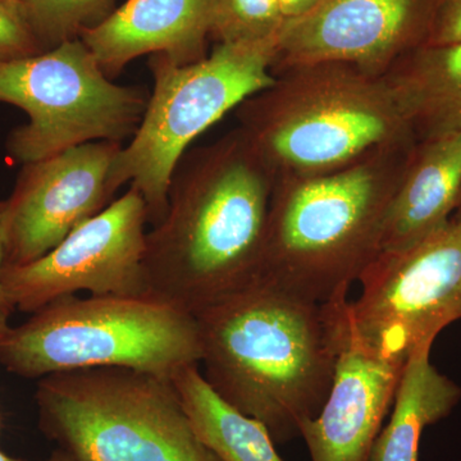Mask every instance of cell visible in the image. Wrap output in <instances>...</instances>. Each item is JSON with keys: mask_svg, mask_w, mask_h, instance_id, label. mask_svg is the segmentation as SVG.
<instances>
[{"mask_svg": "<svg viewBox=\"0 0 461 461\" xmlns=\"http://www.w3.org/2000/svg\"><path fill=\"white\" fill-rule=\"evenodd\" d=\"M461 41V0H438L432 25L424 45Z\"/></svg>", "mask_w": 461, "mask_h": 461, "instance_id": "7402d4cb", "label": "cell"}, {"mask_svg": "<svg viewBox=\"0 0 461 461\" xmlns=\"http://www.w3.org/2000/svg\"><path fill=\"white\" fill-rule=\"evenodd\" d=\"M199 366L182 368L173 375L172 384L203 444L221 461H284L268 429L224 402Z\"/></svg>", "mask_w": 461, "mask_h": 461, "instance_id": "ac0fdd59", "label": "cell"}, {"mask_svg": "<svg viewBox=\"0 0 461 461\" xmlns=\"http://www.w3.org/2000/svg\"><path fill=\"white\" fill-rule=\"evenodd\" d=\"M236 112L239 129L277 178L329 175L415 140L384 76L346 63L278 72Z\"/></svg>", "mask_w": 461, "mask_h": 461, "instance_id": "277c9868", "label": "cell"}, {"mask_svg": "<svg viewBox=\"0 0 461 461\" xmlns=\"http://www.w3.org/2000/svg\"><path fill=\"white\" fill-rule=\"evenodd\" d=\"M403 366L363 344L348 318L329 397L300 429L312 461H368Z\"/></svg>", "mask_w": 461, "mask_h": 461, "instance_id": "4fadbf2b", "label": "cell"}, {"mask_svg": "<svg viewBox=\"0 0 461 461\" xmlns=\"http://www.w3.org/2000/svg\"><path fill=\"white\" fill-rule=\"evenodd\" d=\"M438 0H321L285 23L272 74L314 63H346L384 76L426 44Z\"/></svg>", "mask_w": 461, "mask_h": 461, "instance_id": "8fae6325", "label": "cell"}, {"mask_svg": "<svg viewBox=\"0 0 461 461\" xmlns=\"http://www.w3.org/2000/svg\"><path fill=\"white\" fill-rule=\"evenodd\" d=\"M5 202H0V306L8 311H14L11 302H9L7 294H5V287L2 284V271L5 268Z\"/></svg>", "mask_w": 461, "mask_h": 461, "instance_id": "603a6c76", "label": "cell"}, {"mask_svg": "<svg viewBox=\"0 0 461 461\" xmlns=\"http://www.w3.org/2000/svg\"><path fill=\"white\" fill-rule=\"evenodd\" d=\"M451 221H454V222L461 224V194L459 203H457L456 209H455L453 218H451Z\"/></svg>", "mask_w": 461, "mask_h": 461, "instance_id": "4316f807", "label": "cell"}, {"mask_svg": "<svg viewBox=\"0 0 461 461\" xmlns=\"http://www.w3.org/2000/svg\"><path fill=\"white\" fill-rule=\"evenodd\" d=\"M348 303L321 304L258 280L195 314L203 375L276 444H286L329 397Z\"/></svg>", "mask_w": 461, "mask_h": 461, "instance_id": "7a4b0ae2", "label": "cell"}, {"mask_svg": "<svg viewBox=\"0 0 461 461\" xmlns=\"http://www.w3.org/2000/svg\"><path fill=\"white\" fill-rule=\"evenodd\" d=\"M357 282L350 330L375 353L406 364L461 320V224L450 221L411 247L378 254Z\"/></svg>", "mask_w": 461, "mask_h": 461, "instance_id": "9c48e42d", "label": "cell"}, {"mask_svg": "<svg viewBox=\"0 0 461 461\" xmlns=\"http://www.w3.org/2000/svg\"><path fill=\"white\" fill-rule=\"evenodd\" d=\"M286 21L281 0H217L211 39L217 44L275 41Z\"/></svg>", "mask_w": 461, "mask_h": 461, "instance_id": "d6986e66", "label": "cell"}, {"mask_svg": "<svg viewBox=\"0 0 461 461\" xmlns=\"http://www.w3.org/2000/svg\"><path fill=\"white\" fill-rule=\"evenodd\" d=\"M276 181L239 127L185 154L145 239L148 296L195 315L259 280Z\"/></svg>", "mask_w": 461, "mask_h": 461, "instance_id": "6da1fadb", "label": "cell"}, {"mask_svg": "<svg viewBox=\"0 0 461 461\" xmlns=\"http://www.w3.org/2000/svg\"><path fill=\"white\" fill-rule=\"evenodd\" d=\"M11 311L0 306V342L7 338L9 330L12 329V327L9 326V315H11Z\"/></svg>", "mask_w": 461, "mask_h": 461, "instance_id": "d4e9b609", "label": "cell"}, {"mask_svg": "<svg viewBox=\"0 0 461 461\" xmlns=\"http://www.w3.org/2000/svg\"><path fill=\"white\" fill-rule=\"evenodd\" d=\"M202 357L195 315L151 296L63 297L0 342L2 366L32 379L87 368L172 379Z\"/></svg>", "mask_w": 461, "mask_h": 461, "instance_id": "5b68a950", "label": "cell"}, {"mask_svg": "<svg viewBox=\"0 0 461 461\" xmlns=\"http://www.w3.org/2000/svg\"><path fill=\"white\" fill-rule=\"evenodd\" d=\"M0 102L29 115L8 149L30 165L87 142L122 144L140 126L149 96L141 87L114 84L78 38L0 62Z\"/></svg>", "mask_w": 461, "mask_h": 461, "instance_id": "ba28073f", "label": "cell"}, {"mask_svg": "<svg viewBox=\"0 0 461 461\" xmlns=\"http://www.w3.org/2000/svg\"><path fill=\"white\" fill-rule=\"evenodd\" d=\"M122 147L87 142L25 165L5 202V267L44 257L113 202L111 171Z\"/></svg>", "mask_w": 461, "mask_h": 461, "instance_id": "7c38bea8", "label": "cell"}, {"mask_svg": "<svg viewBox=\"0 0 461 461\" xmlns=\"http://www.w3.org/2000/svg\"><path fill=\"white\" fill-rule=\"evenodd\" d=\"M430 350L412 354L402 369L390 421L379 430L368 461H420L426 427L451 414L461 400V388L437 371Z\"/></svg>", "mask_w": 461, "mask_h": 461, "instance_id": "e0dca14e", "label": "cell"}, {"mask_svg": "<svg viewBox=\"0 0 461 461\" xmlns=\"http://www.w3.org/2000/svg\"><path fill=\"white\" fill-rule=\"evenodd\" d=\"M147 223V203L130 187L44 257L5 267L2 284L9 302L33 314L80 291L91 296H148Z\"/></svg>", "mask_w": 461, "mask_h": 461, "instance_id": "30bf717a", "label": "cell"}, {"mask_svg": "<svg viewBox=\"0 0 461 461\" xmlns=\"http://www.w3.org/2000/svg\"><path fill=\"white\" fill-rule=\"evenodd\" d=\"M23 2H25V0H23Z\"/></svg>", "mask_w": 461, "mask_h": 461, "instance_id": "f1b7e54d", "label": "cell"}, {"mask_svg": "<svg viewBox=\"0 0 461 461\" xmlns=\"http://www.w3.org/2000/svg\"><path fill=\"white\" fill-rule=\"evenodd\" d=\"M415 141L461 130V41L421 45L384 75Z\"/></svg>", "mask_w": 461, "mask_h": 461, "instance_id": "2e32d148", "label": "cell"}, {"mask_svg": "<svg viewBox=\"0 0 461 461\" xmlns=\"http://www.w3.org/2000/svg\"><path fill=\"white\" fill-rule=\"evenodd\" d=\"M42 48L23 0H0V62L36 56Z\"/></svg>", "mask_w": 461, "mask_h": 461, "instance_id": "44dd1931", "label": "cell"}, {"mask_svg": "<svg viewBox=\"0 0 461 461\" xmlns=\"http://www.w3.org/2000/svg\"><path fill=\"white\" fill-rule=\"evenodd\" d=\"M286 20L302 16L311 11L321 0H281Z\"/></svg>", "mask_w": 461, "mask_h": 461, "instance_id": "cb8c5ba5", "label": "cell"}, {"mask_svg": "<svg viewBox=\"0 0 461 461\" xmlns=\"http://www.w3.org/2000/svg\"><path fill=\"white\" fill-rule=\"evenodd\" d=\"M276 45L277 39L217 44L204 59L184 66L151 56L154 89L147 111L111 171L114 193L130 184L140 194L149 223L165 217L173 175L191 142L273 83Z\"/></svg>", "mask_w": 461, "mask_h": 461, "instance_id": "52a82bcc", "label": "cell"}, {"mask_svg": "<svg viewBox=\"0 0 461 461\" xmlns=\"http://www.w3.org/2000/svg\"><path fill=\"white\" fill-rule=\"evenodd\" d=\"M0 461H23V460L14 459V457H9V456H7V455L0 453Z\"/></svg>", "mask_w": 461, "mask_h": 461, "instance_id": "83f0119b", "label": "cell"}, {"mask_svg": "<svg viewBox=\"0 0 461 461\" xmlns=\"http://www.w3.org/2000/svg\"><path fill=\"white\" fill-rule=\"evenodd\" d=\"M42 430L77 461H221L193 429L172 379L127 368L41 378Z\"/></svg>", "mask_w": 461, "mask_h": 461, "instance_id": "8992f818", "label": "cell"}, {"mask_svg": "<svg viewBox=\"0 0 461 461\" xmlns=\"http://www.w3.org/2000/svg\"><path fill=\"white\" fill-rule=\"evenodd\" d=\"M47 461H77L75 457H72L71 455L67 454L66 451L58 450L56 453L51 455L50 459Z\"/></svg>", "mask_w": 461, "mask_h": 461, "instance_id": "484cf974", "label": "cell"}, {"mask_svg": "<svg viewBox=\"0 0 461 461\" xmlns=\"http://www.w3.org/2000/svg\"><path fill=\"white\" fill-rule=\"evenodd\" d=\"M415 142L382 149L329 175L278 177L259 280L321 304L348 297L378 256Z\"/></svg>", "mask_w": 461, "mask_h": 461, "instance_id": "3957f363", "label": "cell"}, {"mask_svg": "<svg viewBox=\"0 0 461 461\" xmlns=\"http://www.w3.org/2000/svg\"><path fill=\"white\" fill-rule=\"evenodd\" d=\"M461 194V130L415 142L384 221L378 254L402 250L450 222Z\"/></svg>", "mask_w": 461, "mask_h": 461, "instance_id": "9a60e30c", "label": "cell"}, {"mask_svg": "<svg viewBox=\"0 0 461 461\" xmlns=\"http://www.w3.org/2000/svg\"><path fill=\"white\" fill-rule=\"evenodd\" d=\"M115 0H25L27 14L44 50L78 39L114 11Z\"/></svg>", "mask_w": 461, "mask_h": 461, "instance_id": "ffe728a7", "label": "cell"}, {"mask_svg": "<svg viewBox=\"0 0 461 461\" xmlns=\"http://www.w3.org/2000/svg\"><path fill=\"white\" fill-rule=\"evenodd\" d=\"M217 0H126L99 25L81 33L108 77L136 58L160 54L175 65L208 56Z\"/></svg>", "mask_w": 461, "mask_h": 461, "instance_id": "5bb4252c", "label": "cell"}]
</instances>
